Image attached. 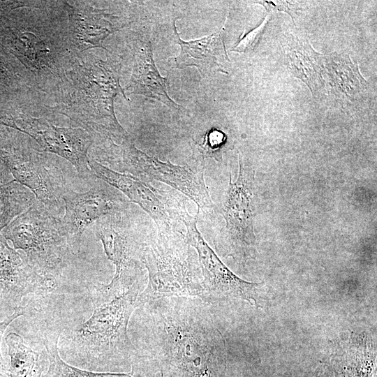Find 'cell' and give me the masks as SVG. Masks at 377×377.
I'll return each instance as SVG.
<instances>
[{"instance_id":"obj_1","label":"cell","mask_w":377,"mask_h":377,"mask_svg":"<svg viewBox=\"0 0 377 377\" xmlns=\"http://www.w3.org/2000/svg\"><path fill=\"white\" fill-rule=\"evenodd\" d=\"M207 304L165 297L142 304L146 347L161 377H226L223 341Z\"/></svg>"},{"instance_id":"obj_2","label":"cell","mask_w":377,"mask_h":377,"mask_svg":"<svg viewBox=\"0 0 377 377\" xmlns=\"http://www.w3.org/2000/svg\"><path fill=\"white\" fill-rule=\"evenodd\" d=\"M53 112L65 115L87 131L121 143L128 138L118 122L114 111V99L121 92L119 70L109 61L78 59L65 73L57 85Z\"/></svg>"},{"instance_id":"obj_3","label":"cell","mask_w":377,"mask_h":377,"mask_svg":"<svg viewBox=\"0 0 377 377\" xmlns=\"http://www.w3.org/2000/svg\"><path fill=\"white\" fill-rule=\"evenodd\" d=\"M141 261L149 281L138 297V307L165 297L202 300L204 288L198 256L181 231H158L155 237L146 239Z\"/></svg>"},{"instance_id":"obj_4","label":"cell","mask_w":377,"mask_h":377,"mask_svg":"<svg viewBox=\"0 0 377 377\" xmlns=\"http://www.w3.org/2000/svg\"><path fill=\"white\" fill-rule=\"evenodd\" d=\"M140 288L139 280L123 294L98 304L91 316L74 332L81 364L105 368L127 359L132 348L128 325L138 307Z\"/></svg>"},{"instance_id":"obj_5","label":"cell","mask_w":377,"mask_h":377,"mask_svg":"<svg viewBox=\"0 0 377 377\" xmlns=\"http://www.w3.org/2000/svg\"><path fill=\"white\" fill-rule=\"evenodd\" d=\"M1 235L15 249L24 252L31 266L40 275L54 278L73 253L63 232L61 219L37 199L15 217Z\"/></svg>"},{"instance_id":"obj_6","label":"cell","mask_w":377,"mask_h":377,"mask_svg":"<svg viewBox=\"0 0 377 377\" xmlns=\"http://www.w3.org/2000/svg\"><path fill=\"white\" fill-rule=\"evenodd\" d=\"M29 25L16 29L13 46L16 55L30 71L34 81H55L80 59L70 44L66 26L57 25V17L42 18V13L30 10Z\"/></svg>"},{"instance_id":"obj_7","label":"cell","mask_w":377,"mask_h":377,"mask_svg":"<svg viewBox=\"0 0 377 377\" xmlns=\"http://www.w3.org/2000/svg\"><path fill=\"white\" fill-rule=\"evenodd\" d=\"M29 138L20 134L17 143H0V161L16 181L59 217L64 207L62 195L70 188L57 162Z\"/></svg>"},{"instance_id":"obj_8","label":"cell","mask_w":377,"mask_h":377,"mask_svg":"<svg viewBox=\"0 0 377 377\" xmlns=\"http://www.w3.org/2000/svg\"><path fill=\"white\" fill-rule=\"evenodd\" d=\"M126 216L124 211L94 223V233L116 268L111 282L100 289L98 303L123 294L140 280L144 267L141 255L145 240L137 239Z\"/></svg>"},{"instance_id":"obj_9","label":"cell","mask_w":377,"mask_h":377,"mask_svg":"<svg viewBox=\"0 0 377 377\" xmlns=\"http://www.w3.org/2000/svg\"><path fill=\"white\" fill-rule=\"evenodd\" d=\"M195 216L188 214L184 218L185 237L195 249L202 278L204 296L202 301L212 303L230 300H243L256 307H264L267 297L264 282H249L237 276L219 258L205 242L197 228Z\"/></svg>"},{"instance_id":"obj_10","label":"cell","mask_w":377,"mask_h":377,"mask_svg":"<svg viewBox=\"0 0 377 377\" xmlns=\"http://www.w3.org/2000/svg\"><path fill=\"white\" fill-rule=\"evenodd\" d=\"M114 153L119 154L124 170L163 182L192 200L207 218L213 214V205L205 184L202 170L188 165L181 166L162 161L138 149L130 138L120 144H112Z\"/></svg>"},{"instance_id":"obj_11","label":"cell","mask_w":377,"mask_h":377,"mask_svg":"<svg viewBox=\"0 0 377 377\" xmlns=\"http://www.w3.org/2000/svg\"><path fill=\"white\" fill-rule=\"evenodd\" d=\"M239 175L235 182L230 177L229 188L223 209L226 226L215 242L216 248L239 263L253 257L256 237L253 230V174L244 166L239 155Z\"/></svg>"},{"instance_id":"obj_12","label":"cell","mask_w":377,"mask_h":377,"mask_svg":"<svg viewBox=\"0 0 377 377\" xmlns=\"http://www.w3.org/2000/svg\"><path fill=\"white\" fill-rule=\"evenodd\" d=\"M0 122L31 138L44 152L57 154L68 161L80 177L95 179L89 166L88 150L94 138L82 128L59 127L45 117L19 115L0 118Z\"/></svg>"},{"instance_id":"obj_13","label":"cell","mask_w":377,"mask_h":377,"mask_svg":"<svg viewBox=\"0 0 377 377\" xmlns=\"http://www.w3.org/2000/svg\"><path fill=\"white\" fill-rule=\"evenodd\" d=\"M65 214L63 232L73 253L78 252L84 231L98 220L126 211L128 201L119 191L97 178L84 193L67 190L62 195Z\"/></svg>"},{"instance_id":"obj_14","label":"cell","mask_w":377,"mask_h":377,"mask_svg":"<svg viewBox=\"0 0 377 377\" xmlns=\"http://www.w3.org/2000/svg\"><path fill=\"white\" fill-rule=\"evenodd\" d=\"M95 177L123 193L138 205L155 222L158 231L179 230L177 228L188 214L184 201L156 189L138 178L117 172L95 159L89 158Z\"/></svg>"},{"instance_id":"obj_15","label":"cell","mask_w":377,"mask_h":377,"mask_svg":"<svg viewBox=\"0 0 377 377\" xmlns=\"http://www.w3.org/2000/svg\"><path fill=\"white\" fill-rule=\"evenodd\" d=\"M63 6L68 16L70 44L79 58L89 49L104 48L103 41L119 29L113 22L115 17L103 9L78 1H64Z\"/></svg>"},{"instance_id":"obj_16","label":"cell","mask_w":377,"mask_h":377,"mask_svg":"<svg viewBox=\"0 0 377 377\" xmlns=\"http://www.w3.org/2000/svg\"><path fill=\"white\" fill-rule=\"evenodd\" d=\"M48 284L49 280L36 272L26 256L11 248L1 235L0 290L9 308L15 311L23 297L34 288Z\"/></svg>"},{"instance_id":"obj_17","label":"cell","mask_w":377,"mask_h":377,"mask_svg":"<svg viewBox=\"0 0 377 377\" xmlns=\"http://www.w3.org/2000/svg\"><path fill=\"white\" fill-rule=\"evenodd\" d=\"M174 29L181 51L172 58V68L195 66L203 77L216 72L228 73L226 70L230 61L226 50L223 28L207 37L191 41L180 38L175 23Z\"/></svg>"},{"instance_id":"obj_18","label":"cell","mask_w":377,"mask_h":377,"mask_svg":"<svg viewBox=\"0 0 377 377\" xmlns=\"http://www.w3.org/2000/svg\"><path fill=\"white\" fill-rule=\"evenodd\" d=\"M167 78L161 76L153 59L149 41L139 40L134 54L131 79L126 88L129 94H136L156 99L176 111L182 107L171 99L167 90Z\"/></svg>"},{"instance_id":"obj_19","label":"cell","mask_w":377,"mask_h":377,"mask_svg":"<svg viewBox=\"0 0 377 377\" xmlns=\"http://www.w3.org/2000/svg\"><path fill=\"white\" fill-rule=\"evenodd\" d=\"M281 41L290 73L302 80L312 93L320 89L323 85L322 55L306 40L292 34L283 36Z\"/></svg>"},{"instance_id":"obj_20","label":"cell","mask_w":377,"mask_h":377,"mask_svg":"<svg viewBox=\"0 0 377 377\" xmlns=\"http://www.w3.org/2000/svg\"><path fill=\"white\" fill-rule=\"evenodd\" d=\"M5 340L10 357L7 377H43L48 367L46 351L34 350L15 332H9Z\"/></svg>"},{"instance_id":"obj_21","label":"cell","mask_w":377,"mask_h":377,"mask_svg":"<svg viewBox=\"0 0 377 377\" xmlns=\"http://www.w3.org/2000/svg\"><path fill=\"white\" fill-rule=\"evenodd\" d=\"M36 200L34 194L15 179L0 182V235L2 230L27 211Z\"/></svg>"},{"instance_id":"obj_22","label":"cell","mask_w":377,"mask_h":377,"mask_svg":"<svg viewBox=\"0 0 377 377\" xmlns=\"http://www.w3.org/2000/svg\"><path fill=\"white\" fill-rule=\"evenodd\" d=\"M59 333L54 337H46L45 351L48 367L43 377H133L130 373L101 372L78 369L64 362L59 356L57 342Z\"/></svg>"},{"instance_id":"obj_23","label":"cell","mask_w":377,"mask_h":377,"mask_svg":"<svg viewBox=\"0 0 377 377\" xmlns=\"http://www.w3.org/2000/svg\"><path fill=\"white\" fill-rule=\"evenodd\" d=\"M327 66L334 83L348 95L353 96L358 92L366 82L358 66L353 64L346 56L330 54L327 59Z\"/></svg>"},{"instance_id":"obj_24","label":"cell","mask_w":377,"mask_h":377,"mask_svg":"<svg viewBox=\"0 0 377 377\" xmlns=\"http://www.w3.org/2000/svg\"><path fill=\"white\" fill-rule=\"evenodd\" d=\"M269 19L270 16L267 15L258 27L244 36L231 50L237 52H249L252 51L257 46Z\"/></svg>"},{"instance_id":"obj_25","label":"cell","mask_w":377,"mask_h":377,"mask_svg":"<svg viewBox=\"0 0 377 377\" xmlns=\"http://www.w3.org/2000/svg\"><path fill=\"white\" fill-rule=\"evenodd\" d=\"M226 140V136L222 131L213 129L205 135L203 145L201 147H203L205 153L211 156L220 150Z\"/></svg>"},{"instance_id":"obj_26","label":"cell","mask_w":377,"mask_h":377,"mask_svg":"<svg viewBox=\"0 0 377 377\" xmlns=\"http://www.w3.org/2000/svg\"><path fill=\"white\" fill-rule=\"evenodd\" d=\"M23 314V309L20 307L16 309L11 315L0 322V377H7L8 373V367L3 358L1 351V342L3 335L10 323Z\"/></svg>"},{"instance_id":"obj_27","label":"cell","mask_w":377,"mask_h":377,"mask_svg":"<svg viewBox=\"0 0 377 377\" xmlns=\"http://www.w3.org/2000/svg\"><path fill=\"white\" fill-rule=\"evenodd\" d=\"M258 3H261L267 9H274L278 11L286 12L289 14L293 19V14L296 13L297 10L300 8L295 3H291L284 1H256Z\"/></svg>"},{"instance_id":"obj_28","label":"cell","mask_w":377,"mask_h":377,"mask_svg":"<svg viewBox=\"0 0 377 377\" xmlns=\"http://www.w3.org/2000/svg\"><path fill=\"white\" fill-rule=\"evenodd\" d=\"M316 377H324V376H316Z\"/></svg>"}]
</instances>
